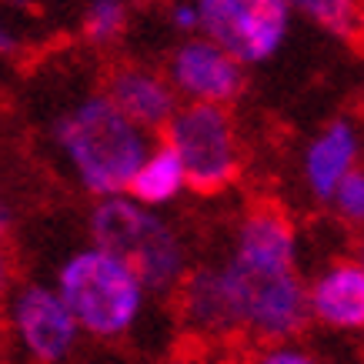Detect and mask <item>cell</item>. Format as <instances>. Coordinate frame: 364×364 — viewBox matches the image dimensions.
Wrapping results in <instances>:
<instances>
[{
	"instance_id": "obj_4",
	"label": "cell",
	"mask_w": 364,
	"mask_h": 364,
	"mask_svg": "<svg viewBox=\"0 0 364 364\" xmlns=\"http://www.w3.org/2000/svg\"><path fill=\"white\" fill-rule=\"evenodd\" d=\"M50 284L74 314L80 334L94 341H121L147 314L151 294L141 277L124 264L117 254L97 244H84L57 264Z\"/></svg>"
},
{
	"instance_id": "obj_18",
	"label": "cell",
	"mask_w": 364,
	"mask_h": 364,
	"mask_svg": "<svg viewBox=\"0 0 364 364\" xmlns=\"http://www.w3.org/2000/svg\"><path fill=\"white\" fill-rule=\"evenodd\" d=\"M14 281V208L0 194V291Z\"/></svg>"
},
{
	"instance_id": "obj_12",
	"label": "cell",
	"mask_w": 364,
	"mask_h": 364,
	"mask_svg": "<svg viewBox=\"0 0 364 364\" xmlns=\"http://www.w3.org/2000/svg\"><path fill=\"white\" fill-rule=\"evenodd\" d=\"M174 298L181 321L194 338H200V341H228V338H234L231 314H228V304H224L214 264H191L188 274L177 284Z\"/></svg>"
},
{
	"instance_id": "obj_6",
	"label": "cell",
	"mask_w": 364,
	"mask_h": 364,
	"mask_svg": "<svg viewBox=\"0 0 364 364\" xmlns=\"http://www.w3.org/2000/svg\"><path fill=\"white\" fill-rule=\"evenodd\" d=\"M198 33L221 44L234 60L251 67L271 64L291 37V11L284 0H191Z\"/></svg>"
},
{
	"instance_id": "obj_21",
	"label": "cell",
	"mask_w": 364,
	"mask_h": 364,
	"mask_svg": "<svg viewBox=\"0 0 364 364\" xmlns=\"http://www.w3.org/2000/svg\"><path fill=\"white\" fill-rule=\"evenodd\" d=\"M7 7H14V11H33L37 7V0H4Z\"/></svg>"
},
{
	"instance_id": "obj_10",
	"label": "cell",
	"mask_w": 364,
	"mask_h": 364,
	"mask_svg": "<svg viewBox=\"0 0 364 364\" xmlns=\"http://www.w3.org/2000/svg\"><path fill=\"white\" fill-rule=\"evenodd\" d=\"M308 318L338 334H358L364 328V264L361 257H334L304 281Z\"/></svg>"
},
{
	"instance_id": "obj_17",
	"label": "cell",
	"mask_w": 364,
	"mask_h": 364,
	"mask_svg": "<svg viewBox=\"0 0 364 364\" xmlns=\"http://www.w3.org/2000/svg\"><path fill=\"white\" fill-rule=\"evenodd\" d=\"M244 364H324L308 344L294 341H271V344H254V351L247 354Z\"/></svg>"
},
{
	"instance_id": "obj_11",
	"label": "cell",
	"mask_w": 364,
	"mask_h": 364,
	"mask_svg": "<svg viewBox=\"0 0 364 364\" xmlns=\"http://www.w3.org/2000/svg\"><path fill=\"white\" fill-rule=\"evenodd\" d=\"M104 94L111 97V104L127 121H134L147 134H161L164 124L181 107V100H177L174 87L167 84L164 70L137 64V60L111 67V74L104 77Z\"/></svg>"
},
{
	"instance_id": "obj_13",
	"label": "cell",
	"mask_w": 364,
	"mask_h": 364,
	"mask_svg": "<svg viewBox=\"0 0 364 364\" xmlns=\"http://www.w3.org/2000/svg\"><path fill=\"white\" fill-rule=\"evenodd\" d=\"M188 191V177H184V167L177 161V154L167 147L164 141L151 144V151L144 154V161L137 164V171L127 181V198H134L144 208L164 210L171 204L184 198Z\"/></svg>"
},
{
	"instance_id": "obj_5",
	"label": "cell",
	"mask_w": 364,
	"mask_h": 364,
	"mask_svg": "<svg viewBox=\"0 0 364 364\" xmlns=\"http://www.w3.org/2000/svg\"><path fill=\"white\" fill-rule=\"evenodd\" d=\"M161 141L184 167L188 191L214 198L241 177L244 147L231 107L218 104H181L164 124Z\"/></svg>"
},
{
	"instance_id": "obj_1",
	"label": "cell",
	"mask_w": 364,
	"mask_h": 364,
	"mask_svg": "<svg viewBox=\"0 0 364 364\" xmlns=\"http://www.w3.org/2000/svg\"><path fill=\"white\" fill-rule=\"evenodd\" d=\"M298 228L281 204L257 200L244 208L228 254L214 264L234 338L254 344L294 341L311 324Z\"/></svg>"
},
{
	"instance_id": "obj_2",
	"label": "cell",
	"mask_w": 364,
	"mask_h": 364,
	"mask_svg": "<svg viewBox=\"0 0 364 364\" xmlns=\"http://www.w3.org/2000/svg\"><path fill=\"white\" fill-rule=\"evenodd\" d=\"M50 141L77 188L97 200L127 191V181L151 151L154 134L127 121L104 90H94L57 114Z\"/></svg>"
},
{
	"instance_id": "obj_8",
	"label": "cell",
	"mask_w": 364,
	"mask_h": 364,
	"mask_svg": "<svg viewBox=\"0 0 364 364\" xmlns=\"http://www.w3.org/2000/svg\"><path fill=\"white\" fill-rule=\"evenodd\" d=\"M164 77L181 104L234 107L247 90V67L204 33L181 37L164 60Z\"/></svg>"
},
{
	"instance_id": "obj_9",
	"label": "cell",
	"mask_w": 364,
	"mask_h": 364,
	"mask_svg": "<svg viewBox=\"0 0 364 364\" xmlns=\"http://www.w3.org/2000/svg\"><path fill=\"white\" fill-rule=\"evenodd\" d=\"M354 167H361V127L354 117L338 114L311 134L301 154V184L311 200L328 204L334 188Z\"/></svg>"
},
{
	"instance_id": "obj_3",
	"label": "cell",
	"mask_w": 364,
	"mask_h": 364,
	"mask_svg": "<svg viewBox=\"0 0 364 364\" xmlns=\"http://www.w3.org/2000/svg\"><path fill=\"white\" fill-rule=\"evenodd\" d=\"M87 234L90 244L117 254L141 277L151 298H171L194 264L184 231L161 210L144 208L127 194L94 200L87 214Z\"/></svg>"
},
{
	"instance_id": "obj_19",
	"label": "cell",
	"mask_w": 364,
	"mask_h": 364,
	"mask_svg": "<svg viewBox=\"0 0 364 364\" xmlns=\"http://www.w3.org/2000/svg\"><path fill=\"white\" fill-rule=\"evenodd\" d=\"M164 17H167V27H171L177 37H191V33H198V11H194V4H191V0H167Z\"/></svg>"
},
{
	"instance_id": "obj_15",
	"label": "cell",
	"mask_w": 364,
	"mask_h": 364,
	"mask_svg": "<svg viewBox=\"0 0 364 364\" xmlns=\"http://www.w3.org/2000/svg\"><path fill=\"white\" fill-rule=\"evenodd\" d=\"M131 0H87L80 14V37L90 47H114L131 31Z\"/></svg>"
},
{
	"instance_id": "obj_7",
	"label": "cell",
	"mask_w": 364,
	"mask_h": 364,
	"mask_svg": "<svg viewBox=\"0 0 364 364\" xmlns=\"http://www.w3.org/2000/svg\"><path fill=\"white\" fill-rule=\"evenodd\" d=\"M14 341L33 364H67L80 344V328L54 284L27 281L7 301Z\"/></svg>"
},
{
	"instance_id": "obj_14",
	"label": "cell",
	"mask_w": 364,
	"mask_h": 364,
	"mask_svg": "<svg viewBox=\"0 0 364 364\" xmlns=\"http://www.w3.org/2000/svg\"><path fill=\"white\" fill-rule=\"evenodd\" d=\"M291 17H304L311 27L341 44H354L361 33V0H284Z\"/></svg>"
},
{
	"instance_id": "obj_16",
	"label": "cell",
	"mask_w": 364,
	"mask_h": 364,
	"mask_svg": "<svg viewBox=\"0 0 364 364\" xmlns=\"http://www.w3.org/2000/svg\"><path fill=\"white\" fill-rule=\"evenodd\" d=\"M328 208L334 210V218H338L344 228L361 231V224H364V171L361 167H354L351 174L334 188Z\"/></svg>"
},
{
	"instance_id": "obj_20",
	"label": "cell",
	"mask_w": 364,
	"mask_h": 364,
	"mask_svg": "<svg viewBox=\"0 0 364 364\" xmlns=\"http://www.w3.org/2000/svg\"><path fill=\"white\" fill-rule=\"evenodd\" d=\"M17 50H21V33L14 31L11 23H7V17L0 14V60L14 57Z\"/></svg>"
}]
</instances>
